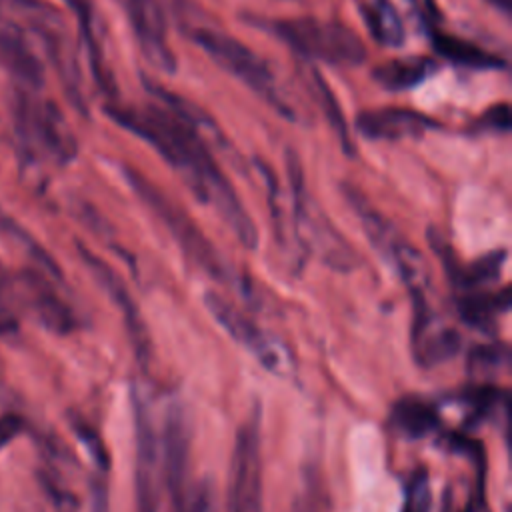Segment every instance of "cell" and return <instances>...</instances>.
<instances>
[{
    "label": "cell",
    "mask_w": 512,
    "mask_h": 512,
    "mask_svg": "<svg viewBox=\"0 0 512 512\" xmlns=\"http://www.w3.org/2000/svg\"><path fill=\"white\" fill-rule=\"evenodd\" d=\"M190 36L218 66H222L244 86L264 98L280 114H284L286 118H294V108L280 94L274 72L246 44L214 28H194Z\"/></svg>",
    "instance_id": "obj_4"
},
{
    "label": "cell",
    "mask_w": 512,
    "mask_h": 512,
    "mask_svg": "<svg viewBox=\"0 0 512 512\" xmlns=\"http://www.w3.org/2000/svg\"><path fill=\"white\" fill-rule=\"evenodd\" d=\"M432 508V494L428 474L424 470L412 474L410 482L404 490V506L402 512H430Z\"/></svg>",
    "instance_id": "obj_19"
},
{
    "label": "cell",
    "mask_w": 512,
    "mask_h": 512,
    "mask_svg": "<svg viewBox=\"0 0 512 512\" xmlns=\"http://www.w3.org/2000/svg\"><path fill=\"white\" fill-rule=\"evenodd\" d=\"M392 424L410 438H422L436 430L438 426V412L432 404L424 402L422 398L408 396L396 402L392 410Z\"/></svg>",
    "instance_id": "obj_16"
},
{
    "label": "cell",
    "mask_w": 512,
    "mask_h": 512,
    "mask_svg": "<svg viewBox=\"0 0 512 512\" xmlns=\"http://www.w3.org/2000/svg\"><path fill=\"white\" fill-rule=\"evenodd\" d=\"M434 70H436V64L432 58L406 56V58H394L378 64L372 70V78L378 86L398 92V90L414 88L416 84L424 82Z\"/></svg>",
    "instance_id": "obj_14"
},
{
    "label": "cell",
    "mask_w": 512,
    "mask_h": 512,
    "mask_svg": "<svg viewBox=\"0 0 512 512\" xmlns=\"http://www.w3.org/2000/svg\"><path fill=\"white\" fill-rule=\"evenodd\" d=\"M84 258L90 264L94 276L100 280V284L106 288V292L118 304V308H120V312H122V316L126 320V326H128V336H130L134 354L138 356L140 362L146 364L150 360V338H148L144 320H142V316L138 312V306L132 300L128 288L124 286L122 278L114 270H110L100 258H96L92 254H86V252H84Z\"/></svg>",
    "instance_id": "obj_12"
},
{
    "label": "cell",
    "mask_w": 512,
    "mask_h": 512,
    "mask_svg": "<svg viewBox=\"0 0 512 512\" xmlns=\"http://www.w3.org/2000/svg\"><path fill=\"white\" fill-rule=\"evenodd\" d=\"M440 124L420 110L378 108L364 110L356 116V130L370 140H402L438 130Z\"/></svg>",
    "instance_id": "obj_11"
},
{
    "label": "cell",
    "mask_w": 512,
    "mask_h": 512,
    "mask_svg": "<svg viewBox=\"0 0 512 512\" xmlns=\"http://www.w3.org/2000/svg\"><path fill=\"white\" fill-rule=\"evenodd\" d=\"M262 26L300 56L330 66H358L368 54L362 38L336 20L300 16L268 20Z\"/></svg>",
    "instance_id": "obj_2"
},
{
    "label": "cell",
    "mask_w": 512,
    "mask_h": 512,
    "mask_svg": "<svg viewBox=\"0 0 512 512\" xmlns=\"http://www.w3.org/2000/svg\"><path fill=\"white\" fill-rule=\"evenodd\" d=\"M288 176H290V190H292V214L294 226L302 244L316 252L318 258L334 268V270H352L358 264L356 252L350 244L338 234V230L318 212L312 198L306 192L302 168L294 154L288 158Z\"/></svg>",
    "instance_id": "obj_5"
},
{
    "label": "cell",
    "mask_w": 512,
    "mask_h": 512,
    "mask_svg": "<svg viewBox=\"0 0 512 512\" xmlns=\"http://www.w3.org/2000/svg\"><path fill=\"white\" fill-rule=\"evenodd\" d=\"M364 20L374 40L382 46L398 48L404 44V24L390 0H370L364 6Z\"/></svg>",
    "instance_id": "obj_17"
},
{
    "label": "cell",
    "mask_w": 512,
    "mask_h": 512,
    "mask_svg": "<svg viewBox=\"0 0 512 512\" xmlns=\"http://www.w3.org/2000/svg\"><path fill=\"white\" fill-rule=\"evenodd\" d=\"M0 52L12 70L28 84L38 86L42 82V70L34 54L28 50L20 28L12 20L0 18Z\"/></svg>",
    "instance_id": "obj_15"
},
{
    "label": "cell",
    "mask_w": 512,
    "mask_h": 512,
    "mask_svg": "<svg viewBox=\"0 0 512 512\" xmlns=\"http://www.w3.org/2000/svg\"><path fill=\"white\" fill-rule=\"evenodd\" d=\"M160 454V464L172 502L178 512H184V488L190 466V428L180 404H172L166 414Z\"/></svg>",
    "instance_id": "obj_9"
},
{
    "label": "cell",
    "mask_w": 512,
    "mask_h": 512,
    "mask_svg": "<svg viewBox=\"0 0 512 512\" xmlns=\"http://www.w3.org/2000/svg\"><path fill=\"white\" fill-rule=\"evenodd\" d=\"M132 24L148 62L164 72H174L176 58L168 46L166 20L158 0H118Z\"/></svg>",
    "instance_id": "obj_10"
},
{
    "label": "cell",
    "mask_w": 512,
    "mask_h": 512,
    "mask_svg": "<svg viewBox=\"0 0 512 512\" xmlns=\"http://www.w3.org/2000/svg\"><path fill=\"white\" fill-rule=\"evenodd\" d=\"M124 176L128 184L134 188L138 198L160 218V222L168 228V232L174 236L182 252L206 274L216 278L218 282H234L232 272L226 264V260L218 254V250L212 246V242L202 234V230L196 226V222L188 216V212L174 204L162 190H158L146 176L132 168H124Z\"/></svg>",
    "instance_id": "obj_3"
},
{
    "label": "cell",
    "mask_w": 512,
    "mask_h": 512,
    "mask_svg": "<svg viewBox=\"0 0 512 512\" xmlns=\"http://www.w3.org/2000/svg\"><path fill=\"white\" fill-rule=\"evenodd\" d=\"M204 304L212 318L222 326V330L240 344L256 362L270 374L278 378H292L296 372V362L288 346L274 334L262 330L252 318L240 312L230 300L216 292L204 294Z\"/></svg>",
    "instance_id": "obj_6"
},
{
    "label": "cell",
    "mask_w": 512,
    "mask_h": 512,
    "mask_svg": "<svg viewBox=\"0 0 512 512\" xmlns=\"http://www.w3.org/2000/svg\"><path fill=\"white\" fill-rule=\"evenodd\" d=\"M478 126L496 130V132H508L510 130V108L506 102L496 104L484 112V116L478 120Z\"/></svg>",
    "instance_id": "obj_21"
},
{
    "label": "cell",
    "mask_w": 512,
    "mask_h": 512,
    "mask_svg": "<svg viewBox=\"0 0 512 512\" xmlns=\"http://www.w3.org/2000/svg\"><path fill=\"white\" fill-rule=\"evenodd\" d=\"M428 32H430V42L434 46V52L440 54L442 58H446L448 62L456 64V66L474 68V70L506 68V62L500 56L480 48L474 42H468V40L458 38L454 34L440 32L434 26H430Z\"/></svg>",
    "instance_id": "obj_13"
},
{
    "label": "cell",
    "mask_w": 512,
    "mask_h": 512,
    "mask_svg": "<svg viewBox=\"0 0 512 512\" xmlns=\"http://www.w3.org/2000/svg\"><path fill=\"white\" fill-rule=\"evenodd\" d=\"M260 506V420L254 412L238 430L228 512H256Z\"/></svg>",
    "instance_id": "obj_7"
},
{
    "label": "cell",
    "mask_w": 512,
    "mask_h": 512,
    "mask_svg": "<svg viewBox=\"0 0 512 512\" xmlns=\"http://www.w3.org/2000/svg\"><path fill=\"white\" fill-rule=\"evenodd\" d=\"M136 422V500L138 512H158L160 500V440L152 426L148 408L138 392H134Z\"/></svg>",
    "instance_id": "obj_8"
},
{
    "label": "cell",
    "mask_w": 512,
    "mask_h": 512,
    "mask_svg": "<svg viewBox=\"0 0 512 512\" xmlns=\"http://www.w3.org/2000/svg\"><path fill=\"white\" fill-rule=\"evenodd\" d=\"M24 422L16 414H6L0 418V446L10 442L16 434H20Z\"/></svg>",
    "instance_id": "obj_22"
},
{
    "label": "cell",
    "mask_w": 512,
    "mask_h": 512,
    "mask_svg": "<svg viewBox=\"0 0 512 512\" xmlns=\"http://www.w3.org/2000/svg\"><path fill=\"white\" fill-rule=\"evenodd\" d=\"M314 86H316V92L320 96L322 108L326 110V116H328L330 124L334 126V130L342 138V144L348 146V128H346V122H344V116H342V110H340V104H338L336 96L332 94V90L328 88L324 78L320 74H316V72H314Z\"/></svg>",
    "instance_id": "obj_20"
},
{
    "label": "cell",
    "mask_w": 512,
    "mask_h": 512,
    "mask_svg": "<svg viewBox=\"0 0 512 512\" xmlns=\"http://www.w3.org/2000/svg\"><path fill=\"white\" fill-rule=\"evenodd\" d=\"M146 86L160 98V106H106V114L148 142L180 174L200 202L218 210L242 246L254 250L258 246V230L204 138L206 132L220 138V130L194 104L158 84L146 82Z\"/></svg>",
    "instance_id": "obj_1"
},
{
    "label": "cell",
    "mask_w": 512,
    "mask_h": 512,
    "mask_svg": "<svg viewBox=\"0 0 512 512\" xmlns=\"http://www.w3.org/2000/svg\"><path fill=\"white\" fill-rule=\"evenodd\" d=\"M488 2H492L496 8H500L506 14H510V10H512V0H488Z\"/></svg>",
    "instance_id": "obj_23"
},
{
    "label": "cell",
    "mask_w": 512,
    "mask_h": 512,
    "mask_svg": "<svg viewBox=\"0 0 512 512\" xmlns=\"http://www.w3.org/2000/svg\"><path fill=\"white\" fill-rule=\"evenodd\" d=\"M508 292L502 294H474V296H462L458 300V310L466 324L474 326L476 330H486L492 326L494 314H500L508 308Z\"/></svg>",
    "instance_id": "obj_18"
}]
</instances>
